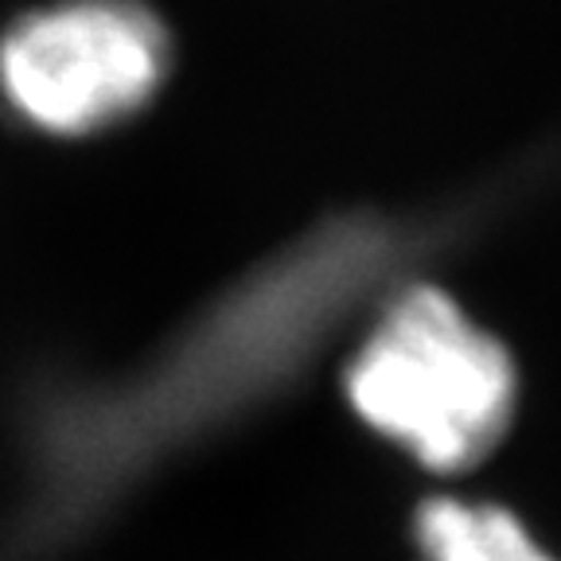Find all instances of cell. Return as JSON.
<instances>
[{
    "label": "cell",
    "mask_w": 561,
    "mask_h": 561,
    "mask_svg": "<svg viewBox=\"0 0 561 561\" xmlns=\"http://www.w3.org/2000/svg\"><path fill=\"white\" fill-rule=\"evenodd\" d=\"M347 398L370 430L433 472H460L500 445L515 413V367L440 289L386 308L347 367Z\"/></svg>",
    "instance_id": "obj_1"
},
{
    "label": "cell",
    "mask_w": 561,
    "mask_h": 561,
    "mask_svg": "<svg viewBox=\"0 0 561 561\" xmlns=\"http://www.w3.org/2000/svg\"><path fill=\"white\" fill-rule=\"evenodd\" d=\"M168 35L137 0H70L0 39V87L47 133H94L157 94Z\"/></svg>",
    "instance_id": "obj_2"
},
{
    "label": "cell",
    "mask_w": 561,
    "mask_h": 561,
    "mask_svg": "<svg viewBox=\"0 0 561 561\" xmlns=\"http://www.w3.org/2000/svg\"><path fill=\"white\" fill-rule=\"evenodd\" d=\"M413 538L421 561H558L511 511L448 495L417 511Z\"/></svg>",
    "instance_id": "obj_3"
}]
</instances>
